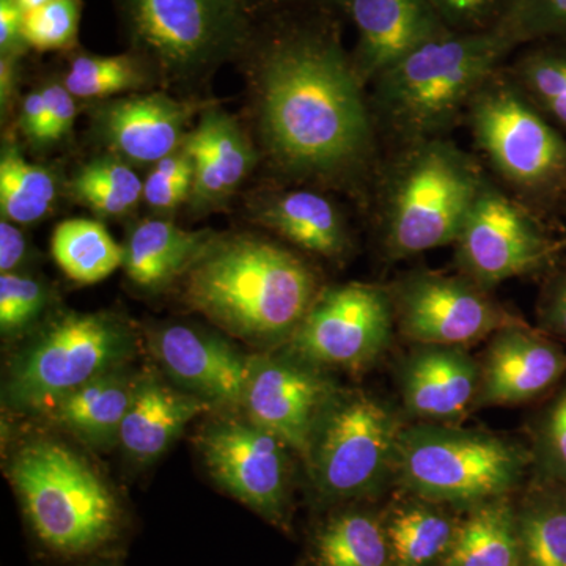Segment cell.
Segmentation results:
<instances>
[{"mask_svg":"<svg viewBox=\"0 0 566 566\" xmlns=\"http://www.w3.org/2000/svg\"><path fill=\"white\" fill-rule=\"evenodd\" d=\"M268 155L296 180H346L374 159L376 125L352 55L319 31L268 41L253 70Z\"/></svg>","mask_w":566,"mask_h":566,"instance_id":"cell-1","label":"cell"},{"mask_svg":"<svg viewBox=\"0 0 566 566\" xmlns=\"http://www.w3.org/2000/svg\"><path fill=\"white\" fill-rule=\"evenodd\" d=\"M318 294L300 256L251 234L216 238L185 274V303L252 345L289 342Z\"/></svg>","mask_w":566,"mask_h":566,"instance_id":"cell-2","label":"cell"},{"mask_svg":"<svg viewBox=\"0 0 566 566\" xmlns=\"http://www.w3.org/2000/svg\"><path fill=\"white\" fill-rule=\"evenodd\" d=\"M515 46L499 29L449 32L420 44L371 82L376 128L398 147L447 137Z\"/></svg>","mask_w":566,"mask_h":566,"instance_id":"cell-3","label":"cell"},{"mask_svg":"<svg viewBox=\"0 0 566 566\" xmlns=\"http://www.w3.org/2000/svg\"><path fill=\"white\" fill-rule=\"evenodd\" d=\"M485 178L474 156L449 137L398 147L379 199L386 255L403 260L455 244Z\"/></svg>","mask_w":566,"mask_h":566,"instance_id":"cell-4","label":"cell"},{"mask_svg":"<svg viewBox=\"0 0 566 566\" xmlns=\"http://www.w3.org/2000/svg\"><path fill=\"white\" fill-rule=\"evenodd\" d=\"M9 476L33 534L52 553L87 556L120 534L117 497L87 460L52 439L14 452Z\"/></svg>","mask_w":566,"mask_h":566,"instance_id":"cell-5","label":"cell"},{"mask_svg":"<svg viewBox=\"0 0 566 566\" xmlns=\"http://www.w3.org/2000/svg\"><path fill=\"white\" fill-rule=\"evenodd\" d=\"M464 120L491 169L528 208L566 199V134L539 112L504 69L476 92Z\"/></svg>","mask_w":566,"mask_h":566,"instance_id":"cell-6","label":"cell"},{"mask_svg":"<svg viewBox=\"0 0 566 566\" xmlns=\"http://www.w3.org/2000/svg\"><path fill=\"white\" fill-rule=\"evenodd\" d=\"M532 461L526 447L505 436L422 422L401 431L395 475L415 497L475 509L509 497Z\"/></svg>","mask_w":566,"mask_h":566,"instance_id":"cell-7","label":"cell"},{"mask_svg":"<svg viewBox=\"0 0 566 566\" xmlns=\"http://www.w3.org/2000/svg\"><path fill=\"white\" fill-rule=\"evenodd\" d=\"M137 348L133 327L112 314H66L52 322L11 363L3 387L18 411H48L99 376L120 370Z\"/></svg>","mask_w":566,"mask_h":566,"instance_id":"cell-8","label":"cell"},{"mask_svg":"<svg viewBox=\"0 0 566 566\" xmlns=\"http://www.w3.org/2000/svg\"><path fill=\"white\" fill-rule=\"evenodd\" d=\"M134 48L167 81H189L233 59L251 39L244 0H117Z\"/></svg>","mask_w":566,"mask_h":566,"instance_id":"cell-9","label":"cell"},{"mask_svg":"<svg viewBox=\"0 0 566 566\" xmlns=\"http://www.w3.org/2000/svg\"><path fill=\"white\" fill-rule=\"evenodd\" d=\"M403 424L374 395H335L316 428L307 464L319 493L331 499L374 494L397 469Z\"/></svg>","mask_w":566,"mask_h":566,"instance_id":"cell-10","label":"cell"},{"mask_svg":"<svg viewBox=\"0 0 566 566\" xmlns=\"http://www.w3.org/2000/svg\"><path fill=\"white\" fill-rule=\"evenodd\" d=\"M453 248L458 273L491 292L510 279L546 270L560 244L532 208L486 177Z\"/></svg>","mask_w":566,"mask_h":566,"instance_id":"cell-11","label":"cell"},{"mask_svg":"<svg viewBox=\"0 0 566 566\" xmlns=\"http://www.w3.org/2000/svg\"><path fill=\"white\" fill-rule=\"evenodd\" d=\"M395 327L416 345L461 346L490 340L523 322L463 274L417 270L387 286Z\"/></svg>","mask_w":566,"mask_h":566,"instance_id":"cell-12","label":"cell"},{"mask_svg":"<svg viewBox=\"0 0 566 566\" xmlns=\"http://www.w3.org/2000/svg\"><path fill=\"white\" fill-rule=\"evenodd\" d=\"M394 327L386 286L344 283L319 292L290 337V353L315 367L363 370L386 352Z\"/></svg>","mask_w":566,"mask_h":566,"instance_id":"cell-13","label":"cell"},{"mask_svg":"<svg viewBox=\"0 0 566 566\" xmlns=\"http://www.w3.org/2000/svg\"><path fill=\"white\" fill-rule=\"evenodd\" d=\"M197 446L222 490L274 526L289 528L292 464L277 436L249 419H223L205 427Z\"/></svg>","mask_w":566,"mask_h":566,"instance_id":"cell-14","label":"cell"},{"mask_svg":"<svg viewBox=\"0 0 566 566\" xmlns=\"http://www.w3.org/2000/svg\"><path fill=\"white\" fill-rule=\"evenodd\" d=\"M337 394L319 367L292 354L255 356L243 405L249 420L307 461L316 428Z\"/></svg>","mask_w":566,"mask_h":566,"instance_id":"cell-15","label":"cell"},{"mask_svg":"<svg viewBox=\"0 0 566 566\" xmlns=\"http://www.w3.org/2000/svg\"><path fill=\"white\" fill-rule=\"evenodd\" d=\"M202 111L166 93H136L103 103L95 111L93 129L112 155L134 166H155L180 150L189 123Z\"/></svg>","mask_w":566,"mask_h":566,"instance_id":"cell-16","label":"cell"},{"mask_svg":"<svg viewBox=\"0 0 566 566\" xmlns=\"http://www.w3.org/2000/svg\"><path fill=\"white\" fill-rule=\"evenodd\" d=\"M150 348L175 381L208 403L243 405L255 356L216 335L172 324L150 335Z\"/></svg>","mask_w":566,"mask_h":566,"instance_id":"cell-17","label":"cell"},{"mask_svg":"<svg viewBox=\"0 0 566 566\" xmlns=\"http://www.w3.org/2000/svg\"><path fill=\"white\" fill-rule=\"evenodd\" d=\"M398 382L409 415L423 423L453 424L479 405L482 367L461 346L416 345L401 363Z\"/></svg>","mask_w":566,"mask_h":566,"instance_id":"cell-18","label":"cell"},{"mask_svg":"<svg viewBox=\"0 0 566 566\" xmlns=\"http://www.w3.org/2000/svg\"><path fill=\"white\" fill-rule=\"evenodd\" d=\"M344 9L356 28L352 61L365 87L420 44L450 32L430 0H346Z\"/></svg>","mask_w":566,"mask_h":566,"instance_id":"cell-19","label":"cell"},{"mask_svg":"<svg viewBox=\"0 0 566 566\" xmlns=\"http://www.w3.org/2000/svg\"><path fill=\"white\" fill-rule=\"evenodd\" d=\"M476 406H513L545 394L566 375V353L523 322L490 338Z\"/></svg>","mask_w":566,"mask_h":566,"instance_id":"cell-20","label":"cell"},{"mask_svg":"<svg viewBox=\"0 0 566 566\" xmlns=\"http://www.w3.org/2000/svg\"><path fill=\"white\" fill-rule=\"evenodd\" d=\"M185 145L193 158L189 203L197 211L221 207L256 163L255 148L243 128L219 107L200 111L199 122Z\"/></svg>","mask_w":566,"mask_h":566,"instance_id":"cell-21","label":"cell"},{"mask_svg":"<svg viewBox=\"0 0 566 566\" xmlns=\"http://www.w3.org/2000/svg\"><path fill=\"white\" fill-rule=\"evenodd\" d=\"M211 408L197 395L181 392L153 376H142L136 379L118 442L134 460L147 463L161 457L186 424Z\"/></svg>","mask_w":566,"mask_h":566,"instance_id":"cell-22","label":"cell"},{"mask_svg":"<svg viewBox=\"0 0 566 566\" xmlns=\"http://www.w3.org/2000/svg\"><path fill=\"white\" fill-rule=\"evenodd\" d=\"M253 214L283 240L324 259H340L352 248L344 214L323 193L305 189L268 193Z\"/></svg>","mask_w":566,"mask_h":566,"instance_id":"cell-23","label":"cell"},{"mask_svg":"<svg viewBox=\"0 0 566 566\" xmlns=\"http://www.w3.org/2000/svg\"><path fill=\"white\" fill-rule=\"evenodd\" d=\"M216 238L210 230H185L169 219H145L126 240L123 268L142 289H163L188 273Z\"/></svg>","mask_w":566,"mask_h":566,"instance_id":"cell-24","label":"cell"},{"mask_svg":"<svg viewBox=\"0 0 566 566\" xmlns=\"http://www.w3.org/2000/svg\"><path fill=\"white\" fill-rule=\"evenodd\" d=\"M136 379L111 371L65 395L46 412L88 446L107 449L118 441Z\"/></svg>","mask_w":566,"mask_h":566,"instance_id":"cell-25","label":"cell"},{"mask_svg":"<svg viewBox=\"0 0 566 566\" xmlns=\"http://www.w3.org/2000/svg\"><path fill=\"white\" fill-rule=\"evenodd\" d=\"M444 566H520L516 506L509 497L471 509L458 524Z\"/></svg>","mask_w":566,"mask_h":566,"instance_id":"cell-26","label":"cell"},{"mask_svg":"<svg viewBox=\"0 0 566 566\" xmlns=\"http://www.w3.org/2000/svg\"><path fill=\"white\" fill-rule=\"evenodd\" d=\"M385 521L392 566H433L449 554L458 524L438 504L416 497Z\"/></svg>","mask_w":566,"mask_h":566,"instance_id":"cell-27","label":"cell"},{"mask_svg":"<svg viewBox=\"0 0 566 566\" xmlns=\"http://www.w3.org/2000/svg\"><path fill=\"white\" fill-rule=\"evenodd\" d=\"M516 527L520 566H566V488H532L516 506Z\"/></svg>","mask_w":566,"mask_h":566,"instance_id":"cell-28","label":"cell"},{"mask_svg":"<svg viewBox=\"0 0 566 566\" xmlns=\"http://www.w3.org/2000/svg\"><path fill=\"white\" fill-rule=\"evenodd\" d=\"M318 566H392L385 521L374 513H338L315 535Z\"/></svg>","mask_w":566,"mask_h":566,"instance_id":"cell-29","label":"cell"},{"mask_svg":"<svg viewBox=\"0 0 566 566\" xmlns=\"http://www.w3.org/2000/svg\"><path fill=\"white\" fill-rule=\"evenodd\" d=\"M52 256L71 281L91 285L123 266V248L102 222L69 219L54 230Z\"/></svg>","mask_w":566,"mask_h":566,"instance_id":"cell-30","label":"cell"},{"mask_svg":"<svg viewBox=\"0 0 566 566\" xmlns=\"http://www.w3.org/2000/svg\"><path fill=\"white\" fill-rule=\"evenodd\" d=\"M57 178L48 167L29 163L20 148L6 142L0 156L2 219L28 226L46 218L57 199Z\"/></svg>","mask_w":566,"mask_h":566,"instance_id":"cell-31","label":"cell"},{"mask_svg":"<svg viewBox=\"0 0 566 566\" xmlns=\"http://www.w3.org/2000/svg\"><path fill=\"white\" fill-rule=\"evenodd\" d=\"M77 202L104 218H122L144 200V182L132 164L103 155L84 164L70 185Z\"/></svg>","mask_w":566,"mask_h":566,"instance_id":"cell-32","label":"cell"},{"mask_svg":"<svg viewBox=\"0 0 566 566\" xmlns=\"http://www.w3.org/2000/svg\"><path fill=\"white\" fill-rule=\"evenodd\" d=\"M148 63L136 52L98 55L80 52L71 59L63 85L74 98L103 99L139 91L148 82Z\"/></svg>","mask_w":566,"mask_h":566,"instance_id":"cell-33","label":"cell"},{"mask_svg":"<svg viewBox=\"0 0 566 566\" xmlns=\"http://www.w3.org/2000/svg\"><path fill=\"white\" fill-rule=\"evenodd\" d=\"M510 73L539 112L566 134V50L528 52Z\"/></svg>","mask_w":566,"mask_h":566,"instance_id":"cell-34","label":"cell"},{"mask_svg":"<svg viewBox=\"0 0 566 566\" xmlns=\"http://www.w3.org/2000/svg\"><path fill=\"white\" fill-rule=\"evenodd\" d=\"M82 0H54L24 17V39L29 50L69 51L77 43Z\"/></svg>","mask_w":566,"mask_h":566,"instance_id":"cell-35","label":"cell"},{"mask_svg":"<svg viewBox=\"0 0 566 566\" xmlns=\"http://www.w3.org/2000/svg\"><path fill=\"white\" fill-rule=\"evenodd\" d=\"M193 158L186 145L156 163L144 181V200L151 210L172 211L191 197Z\"/></svg>","mask_w":566,"mask_h":566,"instance_id":"cell-36","label":"cell"},{"mask_svg":"<svg viewBox=\"0 0 566 566\" xmlns=\"http://www.w3.org/2000/svg\"><path fill=\"white\" fill-rule=\"evenodd\" d=\"M499 31L513 43L566 40V0H520Z\"/></svg>","mask_w":566,"mask_h":566,"instance_id":"cell-37","label":"cell"},{"mask_svg":"<svg viewBox=\"0 0 566 566\" xmlns=\"http://www.w3.org/2000/svg\"><path fill=\"white\" fill-rule=\"evenodd\" d=\"M48 305V289L18 273L0 275V329L13 334L35 322Z\"/></svg>","mask_w":566,"mask_h":566,"instance_id":"cell-38","label":"cell"},{"mask_svg":"<svg viewBox=\"0 0 566 566\" xmlns=\"http://www.w3.org/2000/svg\"><path fill=\"white\" fill-rule=\"evenodd\" d=\"M520 0H430L450 32L497 31Z\"/></svg>","mask_w":566,"mask_h":566,"instance_id":"cell-39","label":"cell"},{"mask_svg":"<svg viewBox=\"0 0 566 566\" xmlns=\"http://www.w3.org/2000/svg\"><path fill=\"white\" fill-rule=\"evenodd\" d=\"M536 458L549 479L566 488V386L539 420Z\"/></svg>","mask_w":566,"mask_h":566,"instance_id":"cell-40","label":"cell"},{"mask_svg":"<svg viewBox=\"0 0 566 566\" xmlns=\"http://www.w3.org/2000/svg\"><path fill=\"white\" fill-rule=\"evenodd\" d=\"M46 103V122H44L43 142L41 145L55 144L69 136L76 120V98L63 85V82L51 81L41 87Z\"/></svg>","mask_w":566,"mask_h":566,"instance_id":"cell-41","label":"cell"},{"mask_svg":"<svg viewBox=\"0 0 566 566\" xmlns=\"http://www.w3.org/2000/svg\"><path fill=\"white\" fill-rule=\"evenodd\" d=\"M25 11L17 0H0V55L21 57L29 50L24 39Z\"/></svg>","mask_w":566,"mask_h":566,"instance_id":"cell-42","label":"cell"},{"mask_svg":"<svg viewBox=\"0 0 566 566\" xmlns=\"http://www.w3.org/2000/svg\"><path fill=\"white\" fill-rule=\"evenodd\" d=\"M539 316L549 333L566 338V266L547 283Z\"/></svg>","mask_w":566,"mask_h":566,"instance_id":"cell-43","label":"cell"},{"mask_svg":"<svg viewBox=\"0 0 566 566\" xmlns=\"http://www.w3.org/2000/svg\"><path fill=\"white\" fill-rule=\"evenodd\" d=\"M18 223L2 219L0 222V271L2 274L14 273L28 255V241L18 229Z\"/></svg>","mask_w":566,"mask_h":566,"instance_id":"cell-44","label":"cell"},{"mask_svg":"<svg viewBox=\"0 0 566 566\" xmlns=\"http://www.w3.org/2000/svg\"><path fill=\"white\" fill-rule=\"evenodd\" d=\"M44 122H46V103L43 92H29L22 99L21 106V132L32 144L41 145L44 134Z\"/></svg>","mask_w":566,"mask_h":566,"instance_id":"cell-45","label":"cell"},{"mask_svg":"<svg viewBox=\"0 0 566 566\" xmlns=\"http://www.w3.org/2000/svg\"><path fill=\"white\" fill-rule=\"evenodd\" d=\"M18 55H0V107L2 115L9 114L17 93L18 74H20Z\"/></svg>","mask_w":566,"mask_h":566,"instance_id":"cell-46","label":"cell"},{"mask_svg":"<svg viewBox=\"0 0 566 566\" xmlns=\"http://www.w3.org/2000/svg\"><path fill=\"white\" fill-rule=\"evenodd\" d=\"M244 2H245V6H248V9H249V3H251V2H259V0H244ZM262 2H279V3H289V2H293V3H300V2L312 3V2H315V3H331V6H338V7H342V9H344L346 0H262Z\"/></svg>","mask_w":566,"mask_h":566,"instance_id":"cell-47","label":"cell"},{"mask_svg":"<svg viewBox=\"0 0 566 566\" xmlns=\"http://www.w3.org/2000/svg\"><path fill=\"white\" fill-rule=\"evenodd\" d=\"M17 2L28 13V11L41 9V7L48 6V3L54 2V0H17Z\"/></svg>","mask_w":566,"mask_h":566,"instance_id":"cell-48","label":"cell"},{"mask_svg":"<svg viewBox=\"0 0 566 566\" xmlns=\"http://www.w3.org/2000/svg\"><path fill=\"white\" fill-rule=\"evenodd\" d=\"M93 566H117V565H111V564H99V565H93Z\"/></svg>","mask_w":566,"mask_h":566,"instance_id":"cell-49","label":"cell"}]
</instances>
